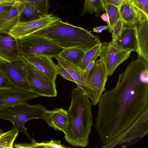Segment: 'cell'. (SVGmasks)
<instances>
[{
    "instance_id": "cell-4",
    "label": "cell",
    "mask_w": 148,
    "mask_h": 148,
    "mask_svg": "<svg viewBox=\"0 0 148 148\" xmlns=\"http://www.w3.org/2000/svg\"><path fill=\"white\" fill-rule=\"evenodd\" d=\"M47 110L42 105H31L24 101L0 107V118L10 121L13 127L25 134L32 142H36L29 135L25 126V123L33 119H42Z\"/></svg>"
},
{
    "instance_id": "cell-9",
    "label": "cell",
    "mask_w": 148,
    "mask_h": 148,
    "mask_svg": "<svg viewBox=\"0 0 148 148\" xmlns=\"http://www.w3.org/2000/svg\"><path fill=\"white\" fill-rule=\"evenodd\" d=\"M27 79L34 93L40 96L55 97L57 92L53 82L27 61Z\"/></svg>"
},
{
    "instance_id": "cell-16",
    "label": "cell",
    "mask_w": 148,
    "mask_h": 148,
    "mask_svg": "<svg viewBox=\"0 0 148 148\" xmlns=\"http://www.w3.org/2000/svg\"><path fill=\"white\" fill-rule=\"evenodd\" d=\"M138 57L148 62V18L135 25Z\"/></svg>"
},
{
    "instance_id": "cell-15",
    "label": "cell",
    "mask_w": 148,
    "mask_h": 148,
    "mask_svg": "<svg viewBox=\"0 0 148 148\" xmlns=\"http://www.w3.org/2000/svg\"><path fill=\"white\" fill-rule=\"evenodd\" d=\"M47 123L56 130L65 133L67 124V111L63 108H56L52 110H47L42 116Z\"/></svg>"
},
{
    "instance_id": "cell-19",
    "label": "cell",
    "mask_w": 148,
    "mask_h": 148,
    "mask_svg": "<svg viewBox=\"0 0 148 148\" xmlns=\"http://www.w3.org/2000/svg\"><path fill=\"white\" fill-rule=\"evenodd\" d=\"M20 0L22 11V15H23L25 18L24 21L36 20L46 15L42 12L34 3L26 0Z\"/></svg>"
},
{
    "instance_id": "cell-18",
    "label": "cell",
    "mask_w": 148,
    "mask_h": 148,
    "mask_svg": "<svg viewBox=\"0 0 148 148\" xmlns=\"http://www.w3.org/2000/svg\"><path fill=\"white\" fill-rule=\"evenodd\" d=\"M20 0L6 15L0 18V32H8L19 21L22 13Z\"/></svg>"
},
{
    "instance_id": "cell-6",
    "label": "cell",
    "mask_w": 148,
    "mask_h": 148,
    "mask_svg": "<svg viewBox=\"0 0 148 148\" xmlns=\"http://www.w3.org/2000/svg\"><path fill=\"white\" fill-rule=\"evenodd\" d=\"M108 76L103 61L100 59L95 61L84 80L85 87L83 90L92 105L97 104L101 95L105 91Z\"/></svg>"
},
{
    "instance_id": "cell-17",
    "label": "cell",
    "mask_w": 148,
    "mask_h": 148,
    "mask_svg": "<svg viewBox=\"0 0 148 148\" xmlns=\"http://www.w3.org/2000/svg\"><path fill=\"white\" fill-rule=\"evenodd\" d=\"M117 42L123 50L138 53L135 25H125Z\"/></svg>"
},
{
    "instance_id": "cell-20",
    "label": "cell",
    "mask_w": 148,
    "mask_h": 148,
    "mask_svg": "<svg viewBox=\"0 0 148 148\" xmlns=\"http://www.w3.org/2000/svg\"><path fill=\"white\" fill-rule=\"evenodd\" d=\"M85 52L80 49L71 47L64 49L59 57L78 67Z\"/></svg>"
},
{
    "instance_id": "cell-12",
    "label": "cell",
    "mask_w": 148,
    "mask_h": 148,
    "mask_svg": "<svg viewBox=\"0 0 148 148\" xmlns=\"http://www.w3.org/2000/svg\"><path fill=\"white\" fill-rule=\"evenodd\" d=\"M0 56L9 62L21 57L17 39L8 32H0Z\"/></svg>"
},
{
    "instance_id": "cell-7",
    "label": "cell",
    "mask_w": 148,
    "mask_h": 148,
    "mask_svg": "<svg viewBox=\"0 0 148 148\" xmlns=\"http://www.w3.org/2000/svg\"><path fill=\"white\" fill-rule=\"evenodd\" d=\"M0 70L14 88L34 93L27 79V61L23 58L6 63H0Z\"/></svg>"
},
{
    "instance_id": "cell-25",
    "label": "cell",
    "mask_w": 148,
    "mask_h": 148,
    "mask_svg": "<svg viewBox=\"0 0 148 148\" xmlns=\"http://www.w3.org/2000/svg\"><path fill=\"white\" fill-rule=\"evenodd\" d=\"M19 133L18 130L13 128L0 135V148H13V143Z\"/></svg>"
},
{
    "instance_id": "cell-24",
    "label": "cell",
    "mask_w": 148,
    "mask_h": 148,
    "mask_svg": "<svg viewBox=\"0 0 148 148\" xmlns=\"http://www.w3.org/2000/svg\"><path fill=\"white\" fill-rule=\"evenodd\" d=\"M104 8L108 17L107 24L108 31L111 33L114 26L121 18L119 8L115 5H105Z\"/></svg>"
},
{
    "instance_id": "cell-30",
    "label": "cell",
    "mask_w": 148,
    "mask_h": 148,
    "mask_svg": "<svg viewBox=\"0 0 148 148\" xmlns=\"http://www.w3.org/2000/svg\"><path fill=\"white\" fill-rule=\"evenodd\" d=\"M14 88L5 75L0 70V90Z\"/></svg>"
},
{
    "instance_id": "cell-2",
    "label": "cell",
    "mask_w": 148,
    "mask_h": 148,
    "mask_svg": "<svg viewBox=\"0 0 148 148\" xmlns=\"http://www.w3.org/2000/svg\"><path fill=\"white\" fill-rule=\"evenodd\" d=\"M92 105L87 96L77 85L73 90L71 104L67 111V124L64 137L70 144L87 146L93 118Z\"/></svg>"
},
{
    "instance_id": "cell-27",
    "label": "cell",
    "mask_w": 148,
    "mask_h": 148,
    "mask_svg": "<svg viewBox=\"0 0 148 148\" xmlns=\"http://www.w3.org/2000/svg\"><path fill=\"white\" fill-rule=\"evenodd\" d=\"M19 1L18 0L0 3V18L7 14Z\"/></svg>"
},
{
    "instance_id": "cell-31",
    "label": "cell",
    "mask_w": 148,
    "mask_h": 148,
    "mask_svg": "<svg viewBox=\"0 0 148 148\" xmlns=\"http://www.w3.org/2000/svg\"><path fill=\"white\" fill-rule=\"evenodd\" d=\"M139 8L148 17V0H136Z\"/></svg>"
},
{
    "instance_id": "cell-28",
    "label": "cell",
    "mask_w": 148,
    "mask_h": 148,
    "mask_svg": "<svg viewBox=\"0 0 148 148\" xmlns=\"http://www.w3.org/2000/svg\"><path fill=\"white\" fill-rule=\"evenodd\" d=\"M35 3L40 10L45 14H48L49 8V0H26Z\"/></svg>"
},
{
    "instance_id": "cell-23",
    "label": "cell",
    "mask_w": 148,
    "mask_h": 148,
    "mask_svg": "<svg viewBox=\"0 0 148 148\" xmlns=\"http://www.w3.org/2000/svg\"><path fill=\"white\" fill-rule=\"evenodd\" d=\"M104 10V5L102 0H84L81 15L88 12L91 14H95V17H97Z\"/></svg>"
},
{
    "instance_id": "cell-33",
    "label": "cell",
    "mask_w": 148,
    "mask_h": 148,
    "mask_svg": "<svg viewBox=\"0 0 148 148\" xmlns=\"http://www.w3.org/2000/svg\"><path fill=\"white\" fill-rule=\"evenodd\" d=\"M108 28V26H101L96 27L93 28V31L97 33H101L103 30L106 29Z\"/></svg>"
},
{
    "instance_id": "cell-1",
    "label": "cell",
    "mask_w": 148,
    "mask_h": 148,
    "mask_svg": "<svg viewBox=\"0 0 148 148\" xmlns=\"http://www.w3.org/2000/svg\"><path fill=\"white\" fill-rule=\"evenodd\" d=\"M95 127L103 145L112 148L148 133V62L139 57L120 74L98 103Z\"/></svg>"
},
{
    "instance_id": "cell-8",
    "label": "cell",
    "mask_w": 148,
    "mask_h": 148,
    "mask_svg": "<svg viewBox=\"0 0 148 148\" xmlns=\"http://www.w3.org/2000/svg\"><path fill=\"white\" fill-rule=\"evenodd\" d=\"M131 52L123 50L117 42L102 43L100 59L104 64L108 76L112 75L117 67L128 58Z\"/></svg>"
},
{
    "instance_id": "cell-14",
    "label": "cell",
    "mask_w": 148,
    "mask_h": 148,
    "mask_svg": "<svg viewBox=\"0 0 148 148\" xmlns=\"http://www.w3.org/2000/svg\"><path fill=\"white\" fill-rule=\"evenodd\" d=\"M121 18L125 25H134L147 17L131 2L124 1L119 8Z\"/></svg>"
},
{
    "instance_id": "cell-37",
    "label": "cell",
    "mask_w": 148,
    "mask_h": 148,
    "mask_svg": "<svg viewBox=\"0 0 148 148\" xmlns=\"http://www.w3.org/2000/svg\"><path fill=\"white\" fill-rule=\"evenodd\" d=\"M3 133V130L1 129H0V135L1 134Z\"/></svg>"
},
{
    "instance_id": "cell-3",
    "label": "cell",
    "mask_w": 148,
    "mask_h": 148,
    "mask_svg": "<svg viewBox=\"0 0 148 148\" xmlns=\"http://www.w3.org/2000/svg\"><path fill=\"white\" fill-rule=\"evenodd\" d=\"M32 35L47 38L64 48L76 47L85 52L102 43L99 37L91 32L64 22L61 19Z\"/></svg>"
},
{
    "instance_id": "cell-22",
    "label": "cell",
    "mask_w": 148,
    "mask_h": 148,
    "mask_svg": "<svg viewBox=\"0 0 148 148\" xmlns=\"http://www.w3.org/2000/svg\"><path fill=\"white\" fill-rule=\"evenodd\" d=\"M101 44L102 43L94 46L85 53L83 59L78 67L81 74L91 62L93 60H95L99 56Z\"/></svg>"
},
{
    "instance_id": "cell-29",
    "label": "cell",
    "mask_w": 148,
    "mask_h": 148,
    "mask_svg": "<svg viewBox=\"0 0 148 148\" xmlns=\"http://www.w3.org/2000/svg\"><path fill=\"white\" fill-rule=\"evenodd\" d=\"M58 74L60 75L63 78L70 81L75 82V81L67 71L60 63L58 62L56 65Z\"/></svg>"
},
{
    "instance_id": "cell-32",
    "label": "cell",
    "mask_w": 148,
    "mask_h": 148,
    "mask_svg": "<svg viewBox=\"0 0 148 148\" xmlns=\"http://www.w3.org/2000/svg\"><path fill=\"white\" fill-rule=\"evenodd\" d=\"M104 5H115L118 8L121 5L123 0H102Z\"/></svg>"
},
{
    "instance_id": "cell-13",
    "label": "cell",
    "mask_w": 148,
    "mask_h": 148,
    "mask_svg": "<svg viewBox=\"0 0 148 148\" xmlns=\"http://www.w3.org/2000/svg\"><path fill=\"white\" fill-rule=\"evenodd\" d=\"M39 97L37 94L15 88L0 90V107L26 101Z\"/></svg>"
},
{
    "instance_id": "cell-26",
    "label": "cell",
    "mask_w": 148,
    "mask_h": 148,
    "mask_svg": "<svg viewBox=\"0 0 148 148\" xmlns=\"http://www.w3.org/2000/svg\"><path fill=\"white\" fill-rule=\"evenodd\" d=\"M124 26V23L121 18L118 21L114 26L111 32L112 38V39L111 40L112 42L115 43L117 42Z\"/></svg>"
},
{
    "instance_id": "cell-11",
    "label": "cell",
    "mask_w": 148,
    "mask_h": 148,
    "mask_svg": "<svg viewBox=\"0 0 148 148\" xmlns=\"http://www.w3.org/2000/svg\"><path fill=\"white\" fill-rule=\"evenodd\" d=\"M21 56L50 80L55 82L58 74L56 65L53 63L51 58L44 56L22 54Z\"/></svg>"
},
{
    "instance_id": "cell-5",
    "label": "cell",
    "mask_w": 148,
    "mask_h": 148,
    "mask_svg": "<svg viewBox=\"0 0 148 148\" xmlns=\"http://www.w3.org/2000/svg\"><path fill=\"white\" fill-rule=\"evenodd\" d=\"M21 55L44 56L51 58L59 56L65 49L46 37L31 35L17 39Z\"/></svg>"
},
{
    "instance_id": "cell-34",
    "label": "cell",
    "mask_w": 148,
    "mask_h": 148,
    "mask_svg": "<svg viewBox=\"0 0 148 148\" xmlns=\"http://www.w3.org/2000/svg\"><path fill=\"white\" fill-rule=\"evenodd\" d=\"M100 17L102 20L104 21L108 22V17L107 13L106 12L103 13L101 16Z\"/></svg>"
},
{
    "instance_id": "cell-35",
    "label": "cell",
    "mask_w": 148,
    "mask_h": 148,
    "mask_svg": "<svg viewBox=\"0 0 148 148\" xmlns=\"http://www.w3.org/2000/svg\"><path fill=\"white\" fill-rule=\"evenodd\" d=\"M18 0H0V3L6 2L14 1Z\"/></svg>"
},
{
    "instance_id": "cell-21",
    "label": "cell",
    "mask_w": 148,
    "mask_h": 148,
    "mask_svg": "<svg viewBox=\"0 0 148 148\" xmlns=\"http://www.w3.org/2000/svg\"><path fill=\"white\" fill-rule=\"evenodd\" d=\"M58 62L60 63L69 72L74 79L75 83L82 90L85 87L84 80L79 72L78 68L64 60L60 57L55 58Z\"/></svg>"
},
{
    "instance_id": "cell-10",
    "label": "cell",
    "mask_w": 148,
    "mask_h": 148,
    "mask_svg": "<svg viewBox=\"0 0 148 148\" xmlns=\"http://www.w3.org/2000/svg\"><path fill=\"white\" fill-rule=\"evenodd\" d=\"M61 19L52 14H46L36 20L28 21H19L8 32L17 39L32 35L54 22Z\"/></svg>"
},
{
    "instance_id": "cell-36",
    "label": "cell",
    "mask_w": 148,
    "mask_h": 148,
    "mask_svg": "<svg viewBox=\"0 0 148 148\" xmlns=\"http://www.w3.org/2000/svg\"><path fill=\"white\" fill-rule=\"evenodd\" d=\"M7 62H8L6 60L3 59L0 56V63H6Z\"/></svg>"
}]
</instances>
